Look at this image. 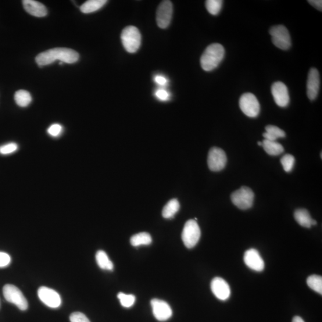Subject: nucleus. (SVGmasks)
Here are the masks:
<instances>
[{
	"mask_svg": "<svg viewBox=\"0 0 322 322\" xmlns=\"http://www.w3.org/2000/svg\"><path fill=\"white\" fill-rule=\"evenodd\" d=\"M271 94L279 106L285 107L289 105L290 98L286 85L283 82H275L271 85Z\"/></svg>",
	"mask_w": 322,
	"mask_h": 322,
	"instance_id": "f8f14e48",
	"label": "nucleus"
},
{
	"mask_svg": "<svg viewBox=\"0 0 322 322\" xmlns=\"http://www.w3.org/2000/svg\"><path fill=\"white\" fill-rule=\"evenodd\" d=\"M292 322H305L302 317L295 316L293 318Z\"/></svg>",
	"mask_w": 322,
	"mask_h": 322,
	"instance_id": "e433bc0d",
	"label": "nucleus"
},
{
	"mask_svg": "<svg viewBox=\"0 0 322 322\" xmlns=\"http://www.w3.org/2000/svg\"><path fill=\"white\" fill-rule=\"evenodd\" d=\"M307 284L313 291L322 294V278L320 275H310L307 279Z\"/></svg>",
	"mask_w": 322,
	"mask_h": 322,
	"instance_id": "a878e982",
	"label": "nucleus"
},
{
	"mask_svg": "<svg viewBox=\"0 0 322 322\" xmlns=\"http://www.w3.org/2000/svg\"><path fill=\"white\" fill-rule=\"evenodd\" d=\"M14 100L18 106L25 107H27L31 103L32 97L28 91L20 89L16 92Z\"/></svg>",
	"mask_w": 322,
	"mask_h": 322,
	"instance_id": "393cba45",
	"label": "nucleus"
},
{
	"mask_svg": "<svg viewBox=\"0 0 322 322\" xmlns=\"http://www.w3.org/2000/svg\"><path fill=\"white\" fill-rule=\"evenodd\" d=\"M211 289L218 300L225 301L231 296L230 286L221 278L216 277L213 279L211 283Z\"/></svg>",
	"mask_w": 322,
	"mask_h": 322,
	"instance_id": "4468645a",
	"label": "nucleus"
},
{
	"mask_svg": "<svg viewBox=\"0 0 322 322\" xmlns=\"http://www.w3.org/2000/svg\"><path fill=\"white\" fill-rule=\"evenodd\" d=\"M200 229L197 222L189 220L185 224L181 234L182 241L188 248L195 246L200 238Z\"/></svg>",
	"mask_w": 322,
	"mask_h": 322,
	"instance_id": "20e7f679",
	"label": "nucleus"
},
{
	"mask_svg": "<svg viewBox=\"0 0 322 322\" xmlns=\"http://www.w3.org/2000/svg\"><path fill=\"white\" fill-rule=\"evenodd\" d=\"M173 12V6L171 2L166 0L160 3L156 12L157 24L160 28L166 29L169 26Z\"/></svg>",
	"mask_w": 322,
	"mask_h": 322,
	"instance_id": "9d476101",
	"label": "nucleus"
},
{
	"mask_svg": "<svg viewBox=\"0 0 322 322\" xmlns=\"http://www.w3.org/2000/svg\"><path fill=\"white\" fill-rule=\"evenodd\" d=\"M79 57V54L74 50L55 48L39 54L35 60L39 66H43L49 65L56 60L63 63H74L77 62Z\"/></svg>",
	"mask_w": 322,
	"mask_h": 322,
	"instance_id": "f257e3e1",
	"label": "nucleus"
},
{
	"mask_svg": "<svg viewBox=\"0 0 322 322\" xmlns=\"http://www.w3.org/2000/svg\"><path fill=\"white\" fill-rule=\"evenodd\" d=\"M151 306L154 316L157 320L164 321L169 319L173 314V311L169 304L163 300L153 299Z\"/></svg>",
	"mask_w": 322,
	"mask_h": 322,
	"instance_id": "ddd939ff",
	"label": "nucleus"
},
{
	"mask_svg": "<svg viewBox=\"0 0 322 322\" xmlns=\"http://www.w3.org/2000/svg\"><path fill=\"white\" fill-rule=\"evenodd\" d=\"M243 260L246 266L256 271H262L264 268V262L259 251L256 249L247 250L243 256Z\"/></svg>",
	"mask_w": 322,
	"mask_h": 322,
	"instance_id": "2eb2a0df",
	"label": "nucleus"
},
{
	"mask_svg": "<svg viewBox=\"0 0 322 322\" xmlns=\"http://www.w3.org/2000/svg\"><path fill=\"white\" fill-rule=\"evenodd\" d=\"M258 145H259L260 146H262L263 143L261 142H258Z\"/></svg>",
	"mask_w": 322,
	"mask_h": 322,
	"instance_id": "4c0bfd02",
	"label": "nucleus"
},
{
	"mask_svg": "<svg viewBox=\"0 0 322 322\" xmlns=\"http://www.w3.org/2000/svg\"><path fill=\"white\" fill-rule=\"evenodd\" d=\"M155 96L161 101H167L170 98V95L166 89H158L155 93Z\"/></svg>",
	"mask_w": 322,
	"mask_h": 322,
	"instance_id": "72a5a7b5",
	"label": "nucleus"
},
{
	"mask_svg": "<svg viewBox=\"0 0 322 322\" xmlns=\"http://www.w3.org/2000/svg\"><path fill=\"white\" fill-rule=\"evenodd\" d=\"M11 258L8 254L0 252V267H5L10 263Z\"/></svg>",
	"mask_w": 322,
	"mask_h": 322,
	"instance_id": "473e14b6",
	"label": "nucleus"
},
{
	"mask_svg": "<svg viewBox=\"0 0 322 322\" xmlns=\"http://www.w3.org/2000/svg\"><path fill=\"white\" fill-rule=\"evenodd\" d=\"M262 146L268 155L271 156H277L281 155V153L284 152V148L280 143L275 141H269L265 139L262 142Z\"/></svg>",
	"mask_w": 322,
	"mask_h": 322,
	"instance_id": "a211bd4d",
	"label": "nucleus"
},
{
	"mask_svg": "<svg viewBox=\"0 0 322 322\" xmlns=\"http://www.w3.org/2000/svg\"><path fill=\"white\" fill-rule=\"evenodd\" d=\"M96 262L100 268L103 270H112L113 264L109 259L106 253L103 250H98L96 255Z\"/></svg>",
	"mask_w": 322,
	"mask_h": 322,
	"instance_id": "4be33fe9",
	"label": "nucleus"
},
{
	"mask_svg": "<svg viewBox=\"0 0 322 322\" xmlns=\"http://www.w3.org/2000/svg\"><path fill=\"white\" fill-rule=\"evenodd\" d=\"M227 160L226 154L223 149L214 147L210 150L208 166L211 171L217 172L223 170Z\"/></svg>",
	"mask_w": 322,
	"mask_h": 322,
	"instance_id": "1a4fd4ad",
	"label": "nucleus"
},
{
	"mask_svg": "<svg viewBox=\"0 0 322 322\" xmlns=\"http://www.w3.org/2000/svg\"><path fill=\"white\" fill-rule=\"evenodd\" d=\"M18 149V146L15 143H10L8 144L0 146V153L2 155H9L16 152Z\"/></svg>",
	"mask_w": 322,
	"mask_h": 322,
	"instance_id": "c756f323",
	"label": "nucleus"
},
{
	"mask_svg": "<svg viewBox=\"0 0 322 322\" xmlns=\"http://www.w3.org/2000/svg\"><path fill=\"white\" fill-rule=\"evenodd\" d=\"M180 209V203L177 199H173L168 202L163 210V216L165 218H173Z\"/></svg>",
	"mask_w": 322,
	"mask_h": 322,
	"instance_id": "b1692460",
	"label": "nucleus"
},
{
	"mask_svg": "<svg viewBox=\"0 0 322 322\" xmlns=\"http://www.w3.org/2000/svg\"><path fill=\"white\" fill-rule=\"evenodd\" d=\"M155 81L156 83L160 86L166 85L168 82L167 78L162 76V75H156L155 77Z\"/></svg>",
	"mask_w": 322,
	"mask_h": 322,
	"instance_id": "f704fd0d",
	"label": "nucleus"
},
{
	"mask_svg": "<svg viewBox=\"0 0 322 322\" xmlns=\"http://www.w3.org/2000/svg\"><path fill=\"white\" fill-rule=\"evenodd\" d=\"M63 131V128L62 125L58 124H53L50 126L48 130V132L53 137H57L62 133Z\"/></svg>",
	"mask_w": 322,
	"mask_h": 322,
	"instance_id": "2f4dec72",
	"label": "nucleus"
},
{
	"mask_svg": "<svg viewBox=\"0 0 322 322\" xmlns=\"http://www.w3.org/2000/svg\"><path fill=\"white\" fill-rule=\"evenodd\" d=\"M294 218L297 223L304 227H311V218L309 211L305 209H298L295 211Z\"/></svg>",
	"mask_w": 322,
	"mask_h": 322,
	"instance_id": "aec40b11",
	"label": "nucleus"
},
{
	"mask_svg": "<svg viewBox=\"0 0 322 322\" xmlns=\"http://www.w3.org/2000/svg\"><path fill=\"white\" fill-rule=\"evenodd\" d=\"M121 38L124 49L128 53H134L141 47V34L138 29L134 26L125 28L122 32Z\"/></svg>",
	"mask_w": 322,
	"mask_h": 322,
	"instance_id": "7ed1b4c3",
	"label": "nucleus"
},
{
	"mask_svg": "<svg viewBox=\"0 0 322 322\" xmlns=\"http://www.w3.org/2000/svg\"><path fill=\"white\" fill-rule=\"evenodd\" d=\"M319 73L316 68H311L308 75L307 82V94L311 100L316 99L320 89Z\"/></svg>",
	"mask_w": 322,
	"mask_h": 322,
	"instance_id": "dca6fc26",
	"label": "nucleus"
},
{
	"mask_svg": "<svg viewBox=\"0 0 322 322\" xmlns=\"http://www.w3.org/2000/svg\"><path fill=\"white\" fill-rule=\"evenodd\" d=\"M308 2H309L311 5H312L318 10L321 11L322 1H321V0H311V1H309Z\"/></svg>",
	"mask_w": 322,
	"mask_h": 322,
	"instance_id": "c9c22d12",
	"label": "nucleus"
},
{
	"mask_svg": "<svg viewBox=\"0 0 322 322\" xmlns=\"http://www.w3.org/2000/svg\"><path fill=\"white\" fill-rule=\"evenodd\" d=\"M22 3L25 10L32 16L41 17L48 14V10L41 3L34 0H24Z\"/></svg>",
	"mask_w": 322,
	"mask_h": 322,
	"instance_id": "f3484780",
	"label": "nucleus"
},
{
	"mask_svg": "<svg viewBox=\"0 0 322 322\" xmlns=\"http://www.w3.org/2000/svg\"><path fill=\"white\" fill-rule=\"evenodd\" d=\"M38 295L39 300L47 306L53 309H56L60 306L62 303L60 296L55 290L41 286L38 290Z\"/></svg>",
	"mask_w": 322,
	"mask_h": 322,
	"instance_id": "9b49d317",
	"label": "nucleus"
},
{
	"mask_svg": "<svg viewBox=\"0 0 322 322\" xmlns=\"http://www.w3.org/2000/svg\"><path fill=\"white\" fill-rule=\"evenodd\" d=\"M295 157L290 154H286L282 157L281 163L284 170L287 173L291 172L295 164Z\"/></svg>",
	"mask_w": 322,
	"mask_h": 322,
	"instance_id": "c85d7f7f",
	"label": "nucleus"
},
{
	"mask_svg": "<svg viewBox=\"0 0 322 322\" xmlns=\"http://www.w3.org/2000/svg\"><path fill=\"white\" fill-rule=\"evenodd\" d=\"M152 242L151 236L148 233L142 232L134 235L130 239L132 246L137 247L141 245H149Z\"/></svg>",
	"mask_w": 322,
	"mask_h": 322,
	"instance_id": "5701e85b",
	"label": "nucleus"
},
{
	"mask_svg": "<svg viewBox=\"0 0 322 322\" xmlns=\"http://www.w3.org/2000/svg\"><path fill=\"white\" fill-rule=\"evenodd\" d=\"M71 322H90L85 315L81 312H74L70 316Z\"/></svg>",
	"mask_w": 322,
	"mask_h": 322,
	"instance_id": "7c9ffc66",
	"label": "nucleus"
},
{
	"mask_svg": "<svg viewBox=\"0 0 322 322\" xmlns=\"http://www.w3.org/2000/svg\"><path fill=\"white\" fill-rule=\"evenodd\" d=\"M107 2L106 0H89L80 7V10L85 14L95 12L101 9Z\"/></svg>",
	"mask_w": 322,
	"mask_h": 322,
	"instance_id": "6ab92c4d",
	"label": "nucleus"
},
{
	"mask_svg": "<svg viewBox=\"0 0 322 322\" xmlns=\"http://www.w3.org/2000/svg\"><path fill=\"white\" fill-rule=\"evenodd\" d=\"M239 106L243 113L250 118L257 117L260 112L259 100L255 95L250 93L242 95L239 100Z\"/></svg>",
	"mask_w": 322,
	"mask_h": 322,
	"instance_id": "6e6552de",
	"label": "nucleus"
},
{
	"mask_svg": "<svg viewBox=\"0 0 322 322\" xmlns=\"http://www.w3.org/2000/svg\"><path fill=\"white\" fill-rule=\"evenodd\" d=\"M206 8L212 15H217L220 13L223 6L221 0H208L205 2Z\"/></svg>",
	"mask_w": 322,
	"mask_h": 322,
	"instance_id": "bb28decb",
	"label": "nucleus"
},
{
	"mask_svg": "<svg viewBox=\"0 0 322 322\" xmlns=\"http://www.w3.org/2000/svg\"><path fill=\"white\" fill-rule=\"evenodd\" d=\"M3 294L7 302L14 304L20 310H27L28 303L20 290L16 286L7 284L4 286Z\"/></svg>",
	"mask_w": 322,
	"mask_h": 322,
	"instance_id": "0eeeda50",
	"label": "nucleus"
},
{
	"mask_svg": "<svg viewBox=\"0 0 322 322\" xmlns=\"http://www.w3.org/2000/svg\"><path fill=\"white\" fill-rule=\"evenodd\" d=\"M254 199L253 191L246 186H242L231 195L232 203L238 209L242 210L250 209L253 205Z\"/></svg>",
	"mask_w": 322,
	"mask_h": 322,
	"instance_id": "39448f33",
	"label": "nucleus"
},
{
	"mask_svg": "<svg viewBox=\"0 0 322 322\" xmlns=\"http://www.w3.org/2000/svg\"><path fill=\"white\" fill-rule=\"evenodd\" d=\"M266 132L263 134L265 139L269 141H277L279 138L285 137L286 134L284 130L274 125H267Z\"/></svg>",
	"mask_w": 322,
	"mask_h": 322,
	"instance_id": "412c9836",
	"label": "nucleus"
},
{
	"mask_svg": "<svg viewBox=\"0 0 322 322\" xmlns=\"http://www.w3.org/2000/svg\"><path fill=\"white\" fill-rule=\"evenodd\" d=\"M225 50L221 44L215 43L207 47L200 57V65L204 71L210 72L216 69L223 60Z\"/></svg>",
	"mask_w": 322,
	"mask_h": 322,
	"instance_id": "f03ea898",
	"label": "nucleus"
},
{
	"mask_svg": "<svg viewBox=\"0 0 322 322\" xmlns=\"http://www.w3.org/2000/svg\"><path fill=\"white\" fill-rule=\"evenodd\" d=\"M118 298L120 300L122 306L130 308L134 305L135 297L131 294H125L123 292H120L118 294Z\"/></svg>",
	"mask_w": 322,
	"mask_h": 322,
	"instance_id": "cd10ccee",
	"label": "nucleus"
},
{
	"mask_svg": "<svg viewBox=\"0 0 322 322\" xmlns=\"http://www.w3.org/2000/svg\"><path fill=\"white\" fill-rule=\"evenodd\" d=\"M272 42L277 48L287 50L291 46V39L289 31L283 25H277L270 28L269 31Z\"/></svg>",
	"mask_w": 322,
	"mask_h": 322,
	"instance_id": "423d86ee",
	"label": "nucleus"
}]
</instances>
